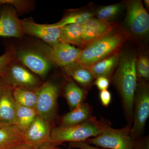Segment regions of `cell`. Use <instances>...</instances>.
Instances as JSON below:
<instances>
[{
	"instance_id": "7402d4cb",
	"label": "cell",
	"mask_w": 149,
	"mask_h": 149,
	"mask_svg": "<svg viewBox=\"0 0 149 149\" xmlns=\"http://www.w3.org/2000/svg\"><path fill=\"white\" fill-rule=\"evenodd\" d=\"M95 13L90 10H77L67 14L57 23L50 24L54 27H61L71 24L83 25L86 22L94 17Z\"/></svg>"
},
{
	"instance_id": "d590c367",
	"label": "cell",
	"mask_w": 149,
	"mask_h": 149,
	"mask_svg": "<svg viewBox=\"0 0 149 149\" xmlns=\"http://www.w3.org/2000/svg\"><path fill=\"white\" fill-rule=\"evenodd\" d=\"M145 5L147 8L149 9V0H145L144 1Z\"/></svg>"
},
{
	"instance_id": "ffe728a7",
	"label": "cell",
	"mask_w": 149,
	"mask_h": 149,
	"mask_svg": "<svg viewBox=\"0 0 149 149\" xmlns=\"http://www.w3.org/2000/svg\"><path fill=\"white\" fill-rule=\"evenodd\" d=\"M63 92L70 111L83 103L87 95V91L72 80L67 82Z\"/></svg>"
},
{
	"instance_id": "83f0119b",
	"label": "cell",
	"mask_w": 149,
	"mask_h": 149,
	"mask_svg": "<svg viewBox=\"0 0 149 149\" xmlns=\"http://www.w3.org/2000/svg\"><path fill=\"white\" fill-rule=\"evenodd\" d=\"M15 58V49L13 46L8 47L5 52L0 56V76H1L9 65Z\"/></svg>"
},
{
	"instance_id": "44dd1931",
	"label": "cell",
	"mask_w": 149,
	"mask_h": 149,
	"mask_svg": "<svg viewBox=\"0 0 149 149\" xmlns=\"http://www.w3.org/2000/svg\"><path fill=\"white\" fill-rule=\"evenodd\" d=\"M60 42L83 48V26L71 24L61 27Z\"/></svg>"
},
{
	"instance_id": "cb8c5ba5",
	"label": "cell",
	"mask_w": 149,
	"mask_h": 149,
	"mask_svg": "<svg viewBox=\"0 0 149 149\" xmlns=\"http://www.w3.org/2000/svg\"><path fill=\"white\" fill-rule=\"evenodd\" d=\"M13 94L17 104L36 109L37 96L35 91L18 87L13 88Z\"/></svg>"
},
{
	"instance_id": "ba28073f",
	"label": "cell",
	"mask_w": 149,
	"mask_h": 149,
	"mask_svg": "<svg viewBox=\"0 0 149 149\" xmlns=\"http://www.w3.org/2000/svg\"><path fill=\"white\" fill-rule=\"evenodd\" d=\"M126 6L125 23L131 35L141 38L148 35L149 15L142 1L139 0L128 1Z\"/></svg>"
},
{
	"instance_id": "e0dca14e",
	"label": "cell",
	"mask_w": 149,
	"mask_h": 149,
	"mask_svg": "<svg viewBox=\"0 0 149 149\" xmlns=\"http://www.w3.org/2000/svg\"><path fill=\"white\" fill-rule=\"evenodd\" d=\"M92 113L91 106L83 103L63 116L59 126L68 127L80 124L91 118Z\"/></svg>"
},
{
	"instance_id": "9c48e42d",
	"label": "cell",
	"mask_w": 149,
	"mask_h": 149,
	"mask_svg": "<svg viewBox=\"0 0 149 149\" xmlns=\"http://www.w3.org/2000/svg\"><path fill=\"white\" fill-rule=\"evenodd\" d=\"M1 76L13 88L21 87L35 91L43 83L16 58L9 65Z\"/></svg>"
},
{
	"instance_id": "52a82bcc",
	"label": "cell",
	"mask_w": 149,
	"mask_h": 149,
	"mask_svg": "<svg viewBox=\"0 0 149 149\" xmlns=\"http://www.w3.org/2000/svg\"><path fill=\"white\" fill-rule=\"evenodd\" d=\"M35 47L52 64L62 67L77 62L81 51V49L61 42L52 45L39 43L35 44Z\"/></svg>"
},
{
	"instance_id": "1f68e13d",
	"label": "cell",
	"mask_w": 149,
	"mask_h": 149,
	"mask_svg": "<svg viewBox=\"0 0 149 149\" xmlns=\"http://www.w3.org/2000/svg\"><path fill=\"white\" fill-rule=\"evenodd\" d=\"M68 146L70 148H76L80 149H105L100 148L98 147H93L91 145H88L84 142H70Z\"/></svg>"
},
{
	"instance_id": "d6a6232c",
	"label": "cell",
	"mask_w": 149,
	"mask_h": 149,
	"mask_svg": "<svg viewBox=\"0 0 149 149\" xmlns=\"http://www.w3.org/2000/svg\"><path fill=\"white\" fill-rule=\"evenodd\" d=\"M35 149H61L52 142H48L35 148Z\"/></svg>"
},
{
	"instance_id": "836d02e7",
	"label": "cell",
	"mask_w": 149,
	"mask_h": 149,
	"mask_svg": "<svg viewBox=\"0 0 149 149\" xmlns=\"http://www.w3.org/2000/svg\"><path fill=\"white\" fill-rule=\"evenodd\" d=\"M10 149H35V148L29 143H24Z\"/></svg>"
},
{
	"instance_id": "e575fe53",
	"label": "cell",
	"mask_w": 149,
	"mask_h": 149,
	"mask_svg": "<svg viewBox=\"0 0 149 149\" xmlns=\"http://www.w3.org/2000/svg\"><path fill=\"white\" fill-rule=\"evenodd\" d=\"M8 85H9L6 83L3 78L1 76H0V95L3 91Z\"/></svg>"
},
{
	"instance_id": "f1b7e54d",
	"label": "cell",
	"mask_w": 149,
	"mask_h": 149,
	"mask_svg": "<svg viewBox=\"0 0 149 149\" xmlns=\"http://www.w3.org/2000/svg\"><path fill=\"white\" fill-rule=\"evenodd\" d=\"M133 149H149V136L141 137L134 140Z\"/></svg>"
},
{
	"instance_id": "3957f363",
	"label": "cell",
	"mask_w": 149,
	"mask_h": 149,
	"mask_svg": "<svg viewBox=\"0 0 149 149\" xmlns=\"http://www.w3.org/2000/svg\"><path fill=\"white\" fill-rule=\"evenodd\" d=\"M104 120H98L95 116L85 122L68 127H53L51 132V141L56 146L64 142L85 141L92 137H96L110 125Z\"/></svg>"
},
{
	"instance_id": "6da1fadb",
	"label": "cell",
	"mask_w": 149,
	"mask_h": 149,
	"mask_svg": "<svg viewBox=\"0 0 149 149\" xmlns=\"http://www.w3.org/2000/svg\"><path fill=\"white\" fill-rule=\"evenodd\" d=\"M136 56L133 53L120 55L117 69L112 80L122 100L123 106L128 125L133 123V100L137 83Z\"/></svg>"
},
{
	"instance_id": "9a60e30c",
	"label": "cell",
	"mask_w": 149,
	"mask_h": 149,
	"mask_svg": "<svg viewBox=\"0 0 149 149\" xmlns=\"http://www.w3.org/2000/svg\"><path fill=\"white\" fill-rule=\"evenodd\" d=\"M13 88L8 85L0 95V123L15 124L17 104L13 94Z\"/></svg>"
},
{
	"instance_id": "8992f818",
	"label": "cell",
	"mask_w": 149,
	"mask_h": 149,
	"mask_svg": "<svg viewBox=\"0 0 149 149\" xmlns=\"http://www.w3.org/2000/svg\"><path fill=\"white\" fill-rule=\"evenodd\" d=\"M37 96L36 110L37 114L52 122L56 116L60 87L51 81L43 83L35 90Z\"/></svg>"
},
{
	"instance_id": "4fadbf2b",
	"label": "cell",
	"mask_w": 149,
	"mask_h": 149,
	"mask_svg": "<svg viewBox=\"0 0 149 149\" xmlns=\"http://www.w3.org/2000/svg\"><path fill=\"white\" fill-rule=\"evenodd\" d=\"M52 128V122L37 115L24 133L26 143L36 148L48 142H52L51 135Z\"/></svg>"
},
{
	"instance_id": "ac0fdd59",
	"label": "cell",
	"mask_w": 149,
	"mask_h": 149,
	"mask_svg": "<svg viewBox=\"0 0 149 149\" xmlns=\"http://www.w3.org/2000/svg\"><path fill=\"white\" fill-rule=\"evenodd\" d=\"M65 72L84 89H88L95 79L88 69L84 68L77 62L63 67Z\"/></svg>"
},
{
	"instance_id": "5b68a950",
	"label": "cell",
	"mask_w": 149,
	"mask_h": 149,
	"mask_svg": "<svg viewBox=\"0 0 149 149\" xmlns=\"http://www.w3.org/2000/svg\"><path fill=\"white\" fill-rule=\"evenodd\" d=\"M131 127L128 124L121 129H114L110 125L99 136L83 142L103 149H133L134 140L130 134Z\"/></svg>"
},
{
	"instance_id": "5bb4252c",
	"label": "cell",
	"mask_w": 149,
	"mask_h": 149,
	"mask_svg": "<svg viewBox=\"0 0 149 149\" xmlns=\"http://www.w3.org/2000/svg\"><path fill=\"white\" fill-rule=\"evenodd\" d=\"M82 26L84 47L111 31L117 25L112 22L100 20L93 17Z\"/></svg>"
},
{
	"instance_id": "7c38bea8",
	"label": "cell",
	"mask_w": 149,
	"mask_h": 149,
	"mask_svg": "<svg viewBox=\"0 0 149 149\" xmlns=\"http://www.w3.org/2000/svg\"><path fill=\"white\" fill-rule=\"evenodd\" d=\"M21 25L24 35L35 36L50 45L60 42L61 27L27 20H21Z\"/></svg>"
},
{
	"instance_id": "277c9868",
	"label": "cell",
	"mask_w": 149,
	"mask_h": 149,
	"mask_svg": "<svg viewBox=\"0 0 149 149\" xmlns=\"http://www.w3.org/2000/svg\"><path fill=\"white\" fill-rule=\"evenodd\" d=\"M149 116V85L146 82L137 79L133 100V124L130 129L133 140L142 137Z\"/></svg>"
},
{
	"instance_id": "d6986e66",
	"label": "cell",
	"mask_w": 149,
	"mask_h": 149,
	"mask_svg": "<svg viewBox=\"0 0 149 149\" xmlns=\"http://www.w3.org/2000/svg\"><path fill=\"white\" fill-rule=\"evenodd\" d=\"M119 53L102 59L88 68L95 79L100 77L109 78L117 66L120 58Z\"/></svg>"
},
{
	"instance_id": "2e32d148",
	"label": "cell",
	"mask_w": 149,
	"mask_h": 149,
	"mask_svg": "<svg viewBox=\"0 0 149 149\" xmlns=\"http://www.w3.org/2000/svg\"><path fill=\"white\" fill-rule=\"evenodd\" d=\"M26 143L25 134L15 124L0 123V149H10Z\"/></svg>"
},
{
	"instance_id": "30bf717a",
	"label": "cell",
	"mask_w": 149,
	"mask_h": 149,
	"mask_svg": "<svg viewBox=\"0 0 149 149\" xmlns=\"http://www.w3.org/2000/svg\"><path fill=\"white\" fill-rule=\"evenodd\" d=\"M15 54L17 60L21 64L40 77H45L52 68V63L37 50L15 49Z\"/></svg>"
},
{
	"instance_id": "d4e9b609",
	"label": "cell",
	"mask_w": 149,
	"mask_h": 149,
	"mask_svg": "<svg viewBox=\"0 0 149 149\" xmlns=\"http://www.w3.org/2000/svg\"><path fill=\"white\" fill-rule=\"evenodd\" d=\"M123 6L121 3L104 6L99 8L95 14L97 18L99 19L110 21L111 19L114 18L120 13Z\"/></svg>"
},
{
	"instance_id": "8fae6325",
	"label": "cell",
	"mask_w": 149,
	"mask_h": 149,
	"mask_svg": "<svg viewBox=\"0 0 149 149\" xmlns=\"http://www.w3.org/2000/svg\"><path fill=\"white\" fill-rule=\"evenodd\" d=\"M17 11L13 6L0 7V37L22 38L24 34Z\"/></svg>"
},
{
	"instance_id": "7a4b0ae2",
	"label": "cell",
	"mask_w": 149,
	"mask_h": 149,
	"mask_svg": "<svg viewBox=\"0 0 149 149\" xmlns=\"http://www.w3.org/2000/svg\"><path fill=\"white\" fill-rule=\"evenodd\" d=\"M130 37L126 30L117 25L109 33L81 49L77 62L88 69L98 61L118 53Z\"/></svg>"
},
{
	"instance_id": "603a6c76",
	"label": "cell",
	"mask_w": 149,
	"mask_h": 149,
	"mask_svg": "<svg viewBox=\"0 0 149 149\" xmlns=\"http://www.w3.org/2000/svg\"><path fill=\"white\" fill-rule=\"evenodd\" d=\"M37 115L35 109L22 106L17 104L15 124L25 133Z\"/></svg>"
},
{
	"instance_id": "484cf974",
	"label": "cell",
	"mask_w": 149,
	"mask_h": 149,
	"mask_svg": "<svg viewBox=\"0 0 149 149\" xmlns=\"http://www.w3.org/2000/svg\"><path fill=\"white\" fill-rule=\"evenodd\" d=\"M137 79L146 82L149 79V60L145 54L140 55L136 62Z\"/></svg>"
},
{
	"instance_id": "4dcf8cb0",
	"label": "cell",
	"mask_w": 149,
	"mask_h": 149,
	"mask_svg": "<svg viewBox=\"0 0 149 149\" xmlns=\"http://www.w3.org/2000/svg\"><path fill=\"white\" fill-rule=\"evenodd\" d=\"M111 94L108 90L101 91L100 93V99L102 104L105 107H108L111 101Z\"/></svg>"
},
{
	"instance_id": "4316f807",
	"label": "cell",
	"mask_w": 149,
	"mask_h": 149,
	"mask_svg": "<svg viewBox=\"0 0 149 149\" xmlns=\"http://www.w3.org/2000/svg\"><path fill=\"white\" fill-rule=\"evenodd\" d=\"M5 5L14 6L17 12L24 13L33 8L34 2L28 0H0V6Z\"/></svg>"
},
{
	"instance_id": "f546056e",
	"label": "cell",
	"mask_w": 149,
	"mask_h": 149,
	"mask_svg": "<svg viewBox=\"0 0 149 149\" xmlns=\"http://www.w3.org/2000/svg\"><path fill=\"white\" fill-rule=\"evenodd\" d=\"M94 84L100 91L107 90L109 85V79L105 77H100L96 78Z\"/></svg>"
}]
</instances>
